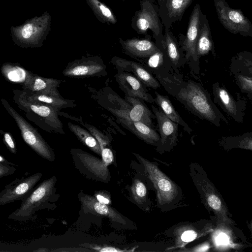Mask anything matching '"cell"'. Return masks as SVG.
<instances>
[{
  "label": "cell",
  "mask_w": 252,
  "mask_h": 252,
  "mask_svg": "<svg viewBox=\"0 0 252 252\" xmlns=\"http://www.w3.org/2000/svg\"><path fill=\"white\" fill-rule=\"evenodd\" d=\"M132 154L143 165L145 175L156 189L158 204L163 205L171 202L178 194L176 185L153 162L137 153Z\"/></svg>",
  "instance_id": "5b68a950"
},
{
  "label": "cell",
  "mask_w": 252,
  "mask_h": 252,
  "mask_svg": "<svg viewBox=\"0 0 252 252\" xmlns=\"http://www.w3.org/2000/svg\"><path fill=\"white\" fill-rule=\"evenodd\" d=\"M107 108L119 119L130 120L129 113L132 105L115 92L111 91L107 95Z\"/></svg>",
  "instance_id": "7402d4cb"
},
{
  "label": "cell",
  "mask_w": 252,
  "mask_h": 252,
  "mask_svg": "<svg viewBox=\"0 0 252 252\" xmlns=\"http://www.w3.org/2000/svg\"><path fill=\"white\" fill-rule=\"evenodd\" d=\"M115 78L125 95L137 98L150 103L155 102V98L148 93L146 87L132 73L118 70Z\"/></svg>",
  "instance_id": "30bf717a"
},
{
  "label": "cell",
  "mask_w": 252,
  "mask_h": 252,
  "mask_svg": "<svg viewBox=\"0 0 252 252\" xmlns=\"http://www.w3.org/2000/svg\"><path fill=\"white\" fill-rule=\"evenodd\" d=\"M206 196L207 203L211 208L217 211L221 209V201L217 196L214 194H209Z\"/></svg>",
  "instance_id": "d6a6232c"
},
{
  "label": "cell",
  "mask_w": 252,
  "mask_h": 252,
  "mask_svg": "<svg viewBox=\"0 0 252 252\" xmlns=\"http://www.w3.org/2000/svg\"><path fill=\"white\" fill-rule=\"evenodd\" d=\"M78 198L84 212L105 217L121 224L126 223L121 214L106 204L99 201L95 197L81 192L78 193Z\"/></svg>",
  "instance_id": "8fae6325"
},
{
  "label": "cell",
  "mask_w": 252,
  "mask_h": 252,
  "mask_svg": "<svg viewBox=\"0 0 252 252\" xmlns=\"http://www.w3.org/2000/svg\"><path fill=\"white\" fill-rule=\"evenodd\" d=\"M165 49L172 64L173 71H178V68L183 65L186 60L181 57L179 49L174 40L169 33L166 34L164 42Z\"/></svg>",
  "instance_id": "83f0119b"
},
{
  "label": "cell",
  "mask_w": 252,
  "mask_h": 252,
  "mask_svg": "<svg viewBox=\"0 0 252 252\" xmlns=\"http://www.w3.org/2000/svg\"><path fill=\"white\" fill-rule=\"evenodd\" d=\"M239 147L252 150V137H245L242 139L239 144Z\"/></svg>",
  "instance_id": "d590c367"
},
{
  "label": "cell",
  "mask_w": 252,
  "mask_h": 252,
  "mask_svg": "<svg viewBox=\"0 0 252 252\" xmlns=\"http://www.w3.org/2000/svg\"><path fill=\"white\" fill-rule=\"evenodd\" d=\"M64 75L71 77H90L107 74L106 66L102 62L88 61L72 63L63 71Z\"/></svg>",
  "instance_id": "5bb4252c"
},
{
  "label": "cell",
  "mask_w": 252,
  "mask_h": 252,
  "mask_svg": "<svg viewBox=\"0 0 252 252\" xmlns=\"http://www.w3.org/2000/svg\"><path fill=\"white\" fill-rule=\"evenodd\" d=\"M117 70H122L132 73L137 77L146 87L157 89L160 87V84L141 63L127 60L115 57L111 61Z\"/></svg>",
  "instance_id": "4fadbf2b"
},
{
  "label": "cell",
  "mask_w": 252,
  "mask_h": 252,
  "mask_svg": "<svg viewBox=\"0 0 252 252\" xmlns=\"http://www.w3.org/2000/svg\"><path fill=\"white\" fill-rule=\"evenodd\" d=\"M133 200L138 205H143L147 200V189L140 180L135 179L130 188Z\"/></svg>",
  "instance_id": "f1b7e54d"
},
{
  "label": "cell",
  "mask_w": 252,
  "mask_h": 252,
  "mask_svg": "<svg viewBox=\"0 0 252 252\" xmlns=\"http://www.w3.org/2000/svg\"><path fill=\"white\" fill-rule=\"evenodd\" d=\"M0 177H2L4 175H7L9 174L10 173H11L10 172V170H11V169H9L7 167L5 166L4 165H2L1 162L0 164Z\"/></svg>",
  "instance_id": "f35d334b"
},
{
  "label": "cell",
  "mask_w": 252,
  "mask_h": 252,
  "mask_svg": "<svg viewBox=\"0 0 252 252\" xmlns=\"http://www.w3.org/2000/svg\"><path fill=\"white\" fill-rule=\"evenodd\" d=\"M42 174L35 173L19 181L16 185L6 188L0 193V205L23 200L34 189Z\"/></svg>",
  "instance_id": "7c38bea8"
},
{
  "label": "cell",
  "mask_w": 252,
  "mask_h": 252,
  "mask_svg": "<svg viewBox=\"0 0 252 252\" xmlns=\"http://www.w3.org/2000/svg\"><path fill=\"white\" fill-rule=\"evenodd\" d=\"M200 28L196 43V54L198 58L212 51L214 53V44L212 39L210 28L205 15H202Z\"/></svg>",
  "instance_id": "ffe728a7"
},
{
  "label": "cell",
  "mask_w": 252,
  "mask_h": 252,
  "mask_svg": "<svg viewBox=\"0 0 252 252\" xmlns=\"http://www.w3.org/2000/svg\"><path fill=\"white\" fill-rule=\"evenodd\" d=\"M208 249V247L206 245L202 246L198 248H196L194 249L193 250H191L193 252H200V251H205Z\"/></svg>",
  "instance_id": "60d3db41"
},
{
  "label": "cell",
  "mask_w": 252,
  "mask_h": 252,
  "mask_svg": "<svg viewBox=\"0 0 252 252\" xmlns=\"http://www.w3.org/2000/svg\"><path fill=\"white\" fill-rule=\"evenodd\" d=\"M56 181V177L54 176L40 183L23 200L21 206L11 214L12 216L28 218L43 208L55 195Z\"/></svg>",
  "instance_id": "3957f363"
},
{
  "label": "cell",
  "mask_w": 252,
  "mask_h": 252,
  "mask_svg": "<svg viewBox=\"0 0 252 252\" xmlns=\"http://www.w3.org/2000/svg\"><path fill=\"white\" fill-rule=\"evenodd\" d=\"M117 120L124 128L146 143L157 147L158 145L160 136L155 128L140 122H135L126 119Z\"/></svg>",
  "instance_id": "9a60e30c"
},
{
  "label": "cell",
  "mask_w": 252,
  "mask_h": 252,
  "mask_svg": "<svg viewBox=\"0 0 252 252\" xmlns=\"http://www.w3.org/2000/svg\"><path fill=\"white\" fill-rule=\"evenodd\" d=\"M68 126L69 129L84 145L99 156L101 155V147L96 138L89 132L76 125L68 123Z\"/></svg>",
  "instance_id": "484cf974"
},
{
  "label": "cell",
  "mask_w": 252,
  "mask_h": 252,
  "mask_svg": "<svg viewBox=\"0 0 252 252\" xmlns=\"http://www.w3.org/2000/svg\"><path fill=\"white\" fill-rule=\"evenodd\" d=\"M32 33V27L30 24H26L22 32V36L25 38H29Z\"/></svg>",
  "instance_id": "74e56055"
},
{
  "label": "cell",
  "mask_w": 252,
  "mask_h": 252,
  "mask_svg": "<svg viewBox=\"0 0 252 252\" xmlns=\"http://www.w3.org/2000/svg\"><path fill=\"white\" fill-rule=\"evenodd\" d=\"M237 80L242 89L252 93V78L239 75Z\"/></svg>",
  "instance_id": "1f68e13d"
},
{
  "label": "cell",
  "mask_w": 252,
  "mask_h": 252,
  "mask_svg": "<svg viewBox=\"0 0 252 252\" xmlns=\"http://www.w3.org/2000/svg\"><path fill=\"white\" fill-rule=\"evenodd\" d=\"M75 168L88 179L107 183L110 179L109 164L100 159L81 149L70 151Z\"/></svg>",
  "instance_id": "52a82bcc"
},
{
  "label": "cell",
  "mask_w": 252,
  "mask_h": 252,
  "mask_svg": "<svg viewBox=\"0 0 252 252\" xmlns=\"http://www.w3.org/2000/svg\"><path fill=\"white\" fill-rule=\"evenodd\" d=\"M155 94V102L164 114L171 120L182 126L185 131L190 134L192 129L176 110L168 96L161 95L156 91Z\"/></svg>",
  "instance_id": "cb8c5ba5"
},
{
  "label": "cell",
  "mask_w": 252,
  "mask_h": 252,
  "mask_svg": "<svg viewBox=\"0 0 252 252\" xmlns=\"http://www.w3.org/2000/svg\"><path fill=\"white\" fill-rule=\"evenodd\" d=\"M13 92L15 103L25 112L30 121L47 131L64 134L63 124L58 117L60 111L47 104L30 99L24 90Z\"/></svg>",
  "instance_id": "7a4b0ae2"
},
{
  "label": "cell",
  "mask_w": 252,
  "mask_h": 252,
  "mask_svg": "<svg viewBox=\"0 0 252 252\" xmlns=\"http://www.w3.org/2000/svg\"><path fill=\"white\" fill-rule=\"evenodd\" d=\"M201 233L192 224L187 223L178 226L174 231L175 244L171 249L184 248L201 236Z\"/></svg>",
  "instance_id": "d4e9b609"
},
{
  "label": "cell",
  "mask_w": 252,
  "mask_h": 252,
  "mask_svg": "<svg viewBox=\"0 0 252 252\" xmlns=\"http://www.w3.org/2000/svg\"><path fill=\"white\" fill-rule=\"evenodd\" d=\"M95 197L99 201L102 203L107 204L109 202V200L105 198L103 196L99 194H96Z\"/></svg>",
  "instance_id": "ab89813d"
},
{
  "label": "cell",
  "mask_w": 252,
  "mask_h": 252,
  "mask_svg": "<svg viewBox=\"0 0 252 252\" xmlns=\"http://www.w3.org/2000/svg\"><path fill=\"white\" fill-rule=\"evenodd\" d=\"M60 80L46 78L32 74L28 81L23 85L24 90L31 93H55L58 92Z\"/></svg>",
  "instance_id": "d6986e66"
},
{
  "label": "cell",
  "mask_w": 252,
  "mask_h": 252,
  "mask_svg": "<svg viewBox=\"0 0 252 252\" xmlns=\"http://www.w3.org/2000/svg\"><path fill=\"white\" fill-rule=\"evenodd\" d=\"M94 249L101 252H129L132 251V250H121L118 248H116L113 247H104L95 248Z\"/></svg>",
  "instance_id": "8d00e7d4"
},
{
  "label": "cell",
  "mask_w": 252,
  "mask_h": 252,
  "mask_svg": "<svg viewBox=\"0 0 252 252\" xmlns=\"http://www.w3.org/2000/svg\"><path fill=\"white\" fill-rule=\"evenodd\" d=\"M125 99L132 105L129 115L130 120L143 123L155 128L153 120L156 119L155 116L145 104L144 100L126 95Z\"/></svg>",
  "instance_id": "e0dca14e"
},
{
  "label": "cell",
  "mask_w": 252,
  "mask_h": 252,
  "mask_svg": "<svg viewBox=\"0 0 252 252\" xmlns=\"http://www.w3.org/2000/svg\"><path fill=\"white\" fill-rule=\"evenodd\" d=\"M142 63L152 74L162 75L172 71V64L168 55L159 49L157 52L143 60Z\"/></svg>",
  "instance_id": "ac0fdd59"
},
{
  "label": "cell",
  "mask_w": 252,
  "mask_h": 252,
  "mask_svg": "<svg viewBox=\"0 0 252 252\" xmlns=\"http://www.w3.org/2000/svg\"><path fill=\"white\" fill-rule=\"evenodd\" d=\"M27 96L31 99L47 104L60 111L70 107L75 104L71 100L64 99L59 92L55 93H31L24 90Z\"/></svg>",
  "instance_id": "44dd1931"
},
{
  "label": "cell",
  "mask_w": 252,
  "mask_h": 252,
  "mask_svg": "<svg viewBox=\"0 0 252 252\" xmlns=\"http://www.w3.org/2000/svg\"><path fill=\"white\" fill-rule=\"evenodd\" d=\"M1 72L8 80L23 85L28 81L32 74L19 66L10 63L3 64Z\"/></svg>",
  "instance_id": "4316f807"
},
{
  "label": "cell",
  "mask_w": 252,
  "mask_h": 252,
  "mask_svg": "<svg viewBox=\"0 0 252 252\" xmlns=\"http://www.w3.org/2000/svg\"><path fill=\"white\" fill-rule=\"evenodd\" d=\"M225 238L226 236L224 235H220V236L219 237V238H218V242L219 241V242L220 243H224V240H226Z\"/></svg>",
  "instance_id": "b9f144b4"
},
{
  "label": "cell",
  "mask_w": 252,
  "mask_h": 252,
  "mask_svg": "<svg viewBox=\"0 0 252 252\" xmlns=\"http://www.w3.org/2000/svg\"><path fill=\"white\" fill-rule=\"evenodd\" d=\"M136 26L141 32L151 30L156 35L160 32L159 22L156 12L152 7H144L139 12Z\"/></svg>",
  "instance_id": "603a6c76"
},
{
  "label": "cell",
  "mask_w": 252,
  "mask_h": 252,
  "mask_svg": "<svg viewBox=\"0 0 252 252\" xmlns=\"http://www.w3.org/2000/svg\"><path fill=\"white\" fill-rule=\"evenodd\" d=\"M101 158L109 165L114 160V156L111 150L108 148L104 147L101 149Z\"/></svg>",
  "instance_id": "836d02e7"
},
{
  "label": "cell",
  "mask_w": 252,
  "mask_h": 252,
  "mask_svg": "<svg viewBox=\"0 0 252 252\" xmlns=\"http://www.w3.org/2000/svg\"><path fill=\"white\" fill-rule=\"evenodd\" d=\"M201 9L197 4L191 14L186 37L182 44V49L185 52L186 63L196 73L199 58L196 54V43L200 28Z\"/></svg>",
  "instance_id": "ba28073f"
},
{
  "label": "cell",
  "mask_w": 252,
  "mask_h": 252,
  "mask_svg": "<svg viewBox=\"0 0 252 252\" xmlns=\"http://www.w3.org/2000/svg\"><path fill=\"white\" fill-rule=\"evenodd\" d=\"M122 45L127 54L141 61L159 50L157 46L148 39L133 38L122 41Z\"/></svg>",
  "instance_id": "2e32d148"
},
{
  "label": "cell",
  "mask_w": 252,
  "mask_h": 252,
  "mask_svg": "<svg viewBox=\"0 0 252 252\" xmlns=\"http://www.w3.org/2000/svg\"><path fill=\"white\" fill-rule=\"evenodd\" d=\"M151 107L157 121L160 136L157 147L163 151H168L172 148L178 141L179 125L168 118L159 108L154 105H152Z\"/></svg>",
  "instance_id": "9c48e42d"
},
{
  "label": "cell",
  "mask_w": 252,
  "mask_h": 252,
  "mask_svg": "<svg viewBox=\"0 0 252 252\" xmlns=\"http://www.w3.org/2000/svg\"><path fill=\"white\" fill-rule=\"evenodd\" d=\"M165 90L191 113L217 125L219 114L205 89L199 83L185 79L178 71L155 77Z\"/></svg>",
  "instance_id": "6da1fadb"
},
{
  "label": "cell",
  "mask_w": 252,
  "mask_h": 252,
  "mask_svg": "<svg viewBox=\"0 0 252 252\" xmlns=\"http://www.w3.org/2000/svg\"><path fill=\"white\" fill-rule=\"evenodd\" d=\"M1 103L18 126L25 142L39 156L49 161L55 159V154L48 144L30 123L15 111L5 99Z\"/></svg>",
  "instance_id": "277c9868"
},
{
  "label": "cell",
  "mask_w": 252,
  "mask_h": 252,
  "mask_svg": "<svg viewBox=\"0 0 252 252\" xmlns=\"http://www.w3.org/2000/svg\"><path fill=\"white\" fill-rule=\"evenodd\" d=\"M220 22L230 32L252 37V23L240 9L229 6L225 0H214Z\"/></svg>",
  "instance_id": "8992f818"
},
{
  "label": "cell",
  "mask_w": 252,
  "mask_h": 252,
  "mask_svg": "<svg viewBox=\"0 0 252 252\" xmlns=\"http://www.w3.org/2000/svg\"><path fill=\"white\" fill-rule=\"evenodd\" d=\"M215 92L227 112L231 115H236L237 112L236 103L227 91L221 88L216 87Z\"/></svg>",
  "instance_id": "f546056e"
},
{
  "label": "cell",
  "mask_w": 252,
  "mask_h": 252,
  "mask_svg": "<svg viewBox=\"0 0 252 252\" xmlns=\"http://www.w3.org/2000/svg\"><path fill=\"white\" fill-rule=\"evenodd\" d=\"M192 0H169L168 3V14L170 17L181 15Z\"/></svg>",
  "instance_id": "4dcf8cb0"
},
{
  "label": "cell",
  "mask_w": 252,
  "mask_h": 252,
  "mask_svg": "<svg viewBox=\"0 0 252 252\" xmlns=\"http://www.w3.org/2000/svg\"><path fill=\"white\" fill-rule=\"evenodd\" d=\"M3 140L11 152L15 154L16 153V148L11 135L8 132H5L3 134Z\"/></svg>",
  "instance_id": "e575fe53"
}]
</instances>
